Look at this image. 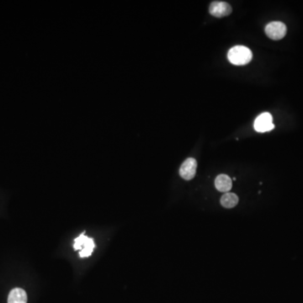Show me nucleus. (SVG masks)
Instances as JSON below:
<instances>
[{"label":"nucleus","instance_id":"nucleus-1","mask_svg":"<svg viewBox=\"0 0 303 303\" xmlns=\"http://www.w3.org/2000/svg\"><path fill=\"white\" fill-rule=\"evenodd\" d=\"M227 58L233 65H246L252 60L253 53L248 47L244 46H235L228 51Z\"/></svg>","mask_w":303,"mask_h":303},{"label":"nucleus","instance_id":"nucleus-2","mask_svg":"<svg viewBox=\"0 0 303 303\" xmlns=\"http://www.w3.org/2000/svg\"><path fill=\"white\" fill-rule=\"evenodd\" d=\"M74 249L80 250L79 255L81 258H86L91 255L92 252L94 250L95 244L94 239L84 235V233L79 236V238L74 240Z\"/></svg>","mask_w":303,"mask_h":303},{"label":"nucleus","instance_id":"nucleus-3","mask_svg":"<svg viewBox=\"0 0 303 303\" xmlns=\"http://www.w3.org/2000/svg\"><path fill=\"white\" fill-rule=\"evenodd\" d=\"M287 28L285 24L280 21H274L267 25L265 27V33L269 39L279 41L285 37Z\"/></svg>","mask_w":303,"mask_h":303},{"label":"nucleus","instance_id":"nucleus-4","mask_svg":"<svg viewBox=\"0 0 303 303\" xmlns=\"http://www.w3.org/2000/svg\"><path fill=\"white\" fill-rule=\"evenodd\" d=\"M274 128V125L273 124V117L271 114L269 112L262 113L256 118L254 121V129L258 132H267L270 131Z\"/></svg>","mask_w":303,"mask_h":303},{"label":"nucleus","instance_id":"nucleus-5","mask_svg":"<svg viewBox=\"0 0 303 303\" xmlns=\"http://www.w3.org/2000/svg\"><path fill=\"white\" fill-rule=\"evenodd\" d=\"M233 11L232 6L229 4L222 1H214L211 4L209 8V12L212 16L222 18L225 16H229Z\"/></svg>","mask_w":303,"mask_h":303},{"label":"nucleus","instance_id":"nucleus-6","mask_svg":"<svg viewBox=\"0 0 303 303\" xmlns=\"http://www.w3.org/2000/svg\"><path fill=\"white\" fill-rule=\"evenodd\" d=\"M197 162L193 158H189L182 164L180 169V175L186 181H191L196 176Z\"/></svg>","mask_w":303,"mask_h":303},{"label":"nucleus","instance_id":"nucleus-7","mask_svg":"<svg viewBox=\"0 0 303 303\" xmlns=\"http://www.w3.org/2000/svg\"><path fill=\"white\" fill-rule=\"evenodd\" d=\"M215 186L217 191L221 192H228L232 189L233 182L227 175H219L215 180Z\"/></svg>","mask_w":303,"mask_h":303},{"label":"nucleus","instance_id":"nucleus-8","mask_svg":"<svg viewBox=\"0 0 303 303\" xmlns=\"http://www.w3.org/2000/svg\"><path fill=\"white\" fill-rule=\"evenodd\" d=\"M8 303H27V294L21 288H15L9 294Z\"/></svg>","mask_w":303,"mask_h":303},{"label":"nucleus","instance_id":"nucleus-9","mask_svg":"<svg viewBox=\"0 0 303 303\" xmlns=\"http://www.w3.org/2000/svg\"><path fill=\"white\" fill-rule=\"evenodd\" d=\"M238 203V196L234 193H225L221 198V204L225 208H233Z\"/></svg>","mask_w":303,"mask_h":303}]
</instances>
